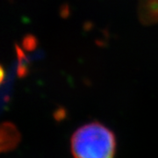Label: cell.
<instances>
[{"label": "cell", "mask_w": 158, "mask_h": 158, "mask_svg": "<svg viewBox=\"0 0 158 158\" xmlns=\"http://www.w3.org/2000/svg\"><path fill=\"white\" fill-rule=\"evenodd\" d=\"M115 150L114 134L98 122L79 127L71 137L73 158H113Z\"/></svg>", "instance_id": "obj_1"}, {"label": "cell", "mask_w": 158, "mask_h": 158, "mask_svg": "<svg viewBox=\"0 0 158 158\" xmlns=\"http://www.w3.org/2000/svg\"><path fill=\"white\" fill-rule=\"evenodd\" d=\"M137 13L141 24L151 26L158 23V0H139Z\"/></svg>", "instance_id": "obj_2"}, {"label": "cell", "mask_w": 158, "mask_h": 158, "mask_svg": "<svg viewBox=\"0 0 158 158\" xmlns=\"http://www.w3.org/2000/svg\"><path fill=\"white\" fill-rule=\"evenodd\" d=\"M3 128L2 129V134L6 135V144L3 147V149H9L13 146H15V144L19 141V133H18L15 127L12 125L7 124L3 125Z\"/></svg>", "instance_id": "obj_3"}]
</instances>
